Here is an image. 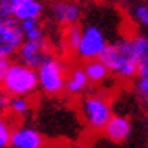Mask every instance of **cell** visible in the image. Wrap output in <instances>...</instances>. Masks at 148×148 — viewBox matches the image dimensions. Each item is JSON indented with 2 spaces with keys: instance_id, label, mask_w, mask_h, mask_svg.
<instances>
[{
  "instance_id": "obj_1",
  "label": "cell",
  "mask_w": 148,
  "mask_h": 148,
  "mask_svg": "<svg viewBox=\"0 0 148 148\" xmlns=\"http://www.w3.org/2000/svg\"><path fill=\"white\" fill-rule=\"evenodd\" d=\"M100 60L120 80H135L138 70H140V57L135 48L133 35L132 37H121L118 40L110 42L107 50L101 53Z\"/></svg>"
},
{
  "instance_id": "obj_2",
  "label": "cell",
  "mask_w": 148,
  "mask_h": 148,
  "mask_svg": "<svg viewBox=\"0 0 148 148\" xmlns=\"http://www.w3.org/2000/svg\"><path fill=\"white\" fill-rule=\"evenodd\" d=\"M78 108H80V115L85 127L93 133L103 132L107 123L115 115L108 95L101 92H92L80 97Z\"/></svg>"
},
{
  "instance_id": "obj_3",
  "label": "cell",
  "mask_w": 148,
  "mask_h": 148,
  "mask_svg": "<svg viewBox=\"0 0 148 148\" xmlns=\"http://www.w3.org/2000/svg\"><path fill=\"white\" fill-rule=\"evenodd\" d=\"M2 87L12 97H32L40 88L37 68L28 67L22 62H12Z\"/></svg>"
},
{
  "instance_id": "obj_4",
  "label": "cell",
  "mask_w": 148,
  "mask_h": 148,
  "mask_svg": "<svg viewBox=\"0 0 148 148\" xmlns=\"http://www.w3.org/2000/svg\"><path fill=\"white\" fill-rule=\"evenodd\" d=\"M40 90L48 97H58L65 92L68 67L57 55H48L40 67L37 68Z\"/></svg>"
},
{
  "instance_id": "obj_5",
  "label": "cell",
  "mask_w": 148,
  "mask_h": 148,
  "mask_svg": "<svg viewBox=\"0 0 148 148\" xmlns=\"http://www.w3.org/2000/svg\"><path fill=\"white\" fill-rule=\"evenodd\" d=\"M110 45L108 35L97 22H88L82 27V38L75 50V55L83 62L100 58L101 53Z\"/></svg>"
},
{
  "instance_id": "obj_6",
  "label": "cell",
  "mask_w": 148,
  "mask_h": 148,
  "mask_svg": "<svg viewBox=\"0 0 148 148\" xmlns=\"http://www.w3.org/2000/svg\"><path fill=\"white\" fill-rule=\"evenodd\" d=\"M43 14L40 0H0V18H15L17 22L38 20Z\"/></svg>"
},
{
  "instance_id": "obj_7",
  "label": "cell",
  "mask_w": 148,
  "mask_h": 148,
  "mask_svg": "<svg viewBox=\"0 0 148 148\" xmlns=\"http://www.w3.org/2000/svg\"><path fill=\"white\" fill-rule=\"evenodd\" d=\"M23 40L20 22L15 18H0V57L12 58L18 53Z\"/></svg>"
},
{
  "instance_id": "obj_8",
  "label": "cell",
  "mask_w": 148,
  "mask_h": 148,
  "mask_svg": "<svg viewBox=\"0 0 148 148\" xmlns=\"http://www.w3.org/2000/svg\"><path fill=\"white\" fill-rule=\"evenodd\" d=\"M48 55H50V47L47 43V38H40V40H23L17 57L22 63L38 68Z\"/></svg>"
},
{
  "instance_id": "obj_9",
  "label": "cell",
  "mask_w": 148,
  "mask_h": 148,
  "mask_svg": "<svg viewBox=\"0 0 148 148\" xmlns=\"http://www.w3.org/2000/svg\"><path fill=\"white\" fill-rule=\"evenodd\" d=\"M10 148H48L40 130L32 125H17L12 132Z\"/></svg>"
},
{
  "instance_id": "obj_10",
  "label": "cell",
  "mask_w": 148,
  "mask_h": 148,
  "mask_svg": "<svg viewBox=\"0 0 148 148\" xmlns=\"http://www.w3.org/2000/svg\"><path fill=\"white\" fill-rule=\"evenodd\" d=\"M52 17L63 28L78 25L82 20V7L73 0H57L52 3Z\"/></svg>"
},
{
  "instance_id": "obj_11",
  "label": "cell",
  "mask_w": 148,
  "mask_h": 148,
  "mask_svg": "<svg viewBox=\"0 0 148 148\" xmlns=\"http://www.w3.org/2000/svg\"><path fill=\"white\" fill-rule=\"evenodd\" d=\"M101 133L112 143H123L132 135V120L125 115H113Z\"/></svg>"
},
{
  "instance_id": "obj_12",
  "label": "cell",
  "mask_w": 148,
  "mask_h": 148,
  "mask_svg": "<svg viewBox=\"0 0 148 148\" xmlns=\"http://www.w3.org/2000/svg\"><path fill=\"white\" fill-rule=\"evenodd\" d=\"M90 85L92 83L88 80L83 65H75V67L68 68L67 83H65V93L67 95H70V97H83L87 93Z\"/></svg>"
},
{
  "instance_id": "obj_13",
  "label": "cell",
  "mask_w": 148,
  "mask_h": 148,
  "mask_svg": "<svg viewBox=\"0 0 148 148\" xmlns=\"http://www.w3.org/2000/svg\"><path fill=\"white\" fill-rule=\"evenodd\" d=\"M83 68L87 72V77L92 85H100L103 82L108 80L110 77V70L108 67L100 60V58H95V60H88L83 63Z\"/></svg>"
},
{
  "instance_id": "obj_14",
  "label": "cell",
  "mask_w": 148,
  "mask_h": 148,
  "mask_svg": "<svg viewBox=\"0 0 148 148\" xmlns=\"http://www.w3.org/2000/svg\"><path fill=\"white\" fill-rule=\"evenodd\" d=\"M130 18L136 27L145 28L148 30V2H143V0H135L132 2L127 8Z\"/></svg>"
},
{
  "instance_id": "obj_15",
  "label": "cell",
  "mask_w": 148,
  "mask_h": 148,
  "mask_svg": "<svg viewBox=\"0 0 148 148\" xmlns=\"http://www.w3.org/2000/svg\"><path fill=\"white\" fill-rule=\"evenodd\" d=\"M135 92L145 105H148V62L141 63L138 75L135 78Z\"/></svg>"
},
{
  "instance_id": "obj_16",
  "label": "cell",
  "mask_w": 148,
  "mask_h": 148,
  "mask_svg": "<svg viewBox=\"0 0 148 148\" xmlns=\"http://www.w3.org/2000/svg\"><path fill=\"white\" fill-rule=\"evenodd\" d=\"M32 110V101L28 100V97H12L10 98V105H8V112L20 118V116H25Z\"/></svg>"
},
{
  "instance_id": "obj_17",
  "label": "cell",
  "mask_w": 148,
  "mask_h": 148,
  "mask_svg": "<svg viewBox=\"0 0 148 148\" xmlns=\"http://www.w3.org/2000/svg\"><path fill=\"white\" fill-rule=\"evenodd\" d=\"M20 25H22V30H23L25 40H40V38H45L43 28L38 23V20H25V22H20Z\"/></svg>"
},
{
  "instance_id": "obj_18",
  "label": "cell",
  "mask_w": 148,
  "mask_h": 148,
  "mask_svg": "<svg viewBox=\"0 0 148 148\" xmlns=\"http://www.w3.org/2000/svg\"><path fill=\"white\" fill-rule=\"evenodd\" d=\"M12 132H14V127L10 125L7 115L0 112V148H10Z\"/></svg>"
},
{
  "instance_id": "obj_19",
  "label": "cell",
  "mask_w": 148,
  "mask_h": 148,
  "mask_svg": "<svg viewBox=\"0 0 148 148\" xmlns=\"http://www.w3.org/2000/svg\"><path fill=\"white\" fill-rule=\"evenodd\" d=\"M82 38V25H72V27L65 28V34H63V40H65V45H67L72 52L75 53V50L80 43Z\"/></svg>"
},
{
  "instance_id": "obj_20",
  "label": "cell",
  "mask_w": 148,
  "mask_h": 148,
  "mask_svg": "<svg viewBox=\"0 0 148 148\" xmlns=\"http://www.w3.org/2000/svg\"><path fill=\"white\" fill-rule=\"evenodd\" d=\"M133 42H135V48L138 52L141 63H147L148 62V35L143 34H136L133 35Z\"/></svg>"
},
{
  "instance_id": "obj_21",
  "label": "cell",
  "mask_w": 148,
  "mask_h": 148,
  "mask_svg": "<svg viewBox=\"0 0 148 148\" xmlns=\"http://www.w3.org/2000/svg\"><path fill=\"white\" fill-rule=\"evenodd\" d=\"M10 98H12V95L8 93L5 88L0 85V112H8V105H10Z\"/></svg>"
},
{
  "instance_id": "obj_22",
  "label": "cell",
  "mask_w": 148,
  "mask_h": 148,
  "mask_svg": "<svg viewBox=\"0 0 148 148\" xmlns=\"http://www.w3.org/2000/svg\"><path fill=\"white\" fill-rule=\"evenodd\" d=\"M10 58H5V57H0V85L3 83V78H5V75H7V70L10 67Z\"/></svg>"
},
{
  "instance_id": "obj_23",
  "label": "cell",
  "mask_w": 148,
  "mask_h": 148,
  "mask_svg": "<svg viewBox=\"0 0 148 148\" xmlns=\"http://www.w3.org/2000/svg\"><path fill=\"white\" fill-rule=\"evenodd\" d=\"M48 148H88L85 143L80 141H68V143H62V145H55V147H48Z\"/></svg>"
},
{
  "instance_id": "obj_24",
  "label": "cell",
  "mask_w": 148,
  "mask_h": 148,
  "mask_svg": "<svg viewBox=\"0 0 148 148\" xmlns=\"http://www.w3.org/2000/svg\"><path fill=\"white\" fill-rule=\"evenodd\" d=\"M145 121H147V127H148V113H147V116H145Z\"/></svg>"
}]
</instances>
